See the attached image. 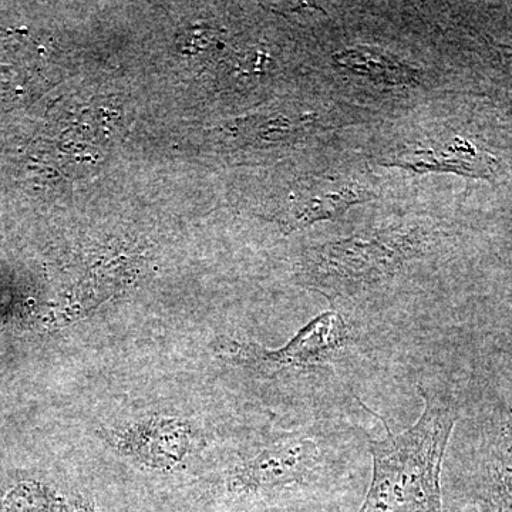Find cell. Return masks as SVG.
Segmentation results:
<instances>
[{
  "label": "cell",
  "instance_id": "10",
  "mask_svg": "<svg viewBox=\"0 0 512 512\" xmlns=\"http://www.w3.org/2000/svg\"><path fill=\"white\" fill-rule=\"evenodd\" d=\"M66 503L45 485L22 483L0 501V512H64Z\"/></svg>",
  "mask_w": 512,
  "mask_h": 512
},
{
  "label": "cell",
  "instance_id": "2",
  "mask_svg": "<svg viewBox=\"0 0 512 512\" xmlns=\"http://www.w3.org/2000/svg\"><path fill=\"white\" fill-rule=\"evenodd\" d=\"M424 410L403 433L386 427L367 440L372 457L369 487L357 512H444L443 463L460 407L446 390L419 384Z\"/></svg>",
  "mask_w": 512,
  "mask_h": 512
},
{
  "label": "cell",
  "instance_id": "7",
  "mask_svg": "<svg viewBox=\"0 0 512 512\" xmlns=\"http://www.w3.org/2000/svg\"><path fill=\"white\" fill-rule=\"evenodd\" d=\"M380 163L413 174H454L493 181L501 163L490 151L456 131L443 130L413 138L387 151Z\"/></svg>",
  "mask_w": 512,
  "mask_h": 512
},
{
  "label": "cell",
  "instance_id": "5",
  "mask_svg": "<svg viewBox=\"0 0 512 512\" xmlns=\"http://www.w3.org/2000/svg\"><path fill=\"white\" fill-rule=\"evenodd\" d=\"M444 512H512V409L484 424L474 466L448 490Z\"/></svg>",
  "mask_w": 512,
  "mask_h": 512
},
{
  "label": "cell",
  "instance_id": "11",
  "mask_svg": "<svg viewBox=\"0 0 512 512\" xmlns=\"http://www.w3.org/2000/svg\"><path fill=\"white\" fill-rule=\"evenodd\" d=\"M268 512H339L333 510L268 511Z\"/></svg>",
  "mask_w": 512,
  "mask_h": 512
},
{
  "label": "cell",
  "instance_id": "1",
  "mask_svg": "<svg viewBox=\"0 0 512 512\" xmlns=\"http://www.w3.org/2000/svg\"><path fill=\"white\" fill-rule=\"evenodd\" d=\"M357 436L318 423L262 448L228 471L225 498L234 512L333 510L356 495Z\"/></svg>",
  "mask_w": 512,
  "mask_h": 512
},
{
  "label": "cell",
  "instance_id": "6",
  "mask_svg": "<svg viewBox=\"0 0 512 512\" xmlns=\"http://www.w3.org/2000/svg\"><path fill=\"white\" fill-rule=\"evenodd\" d=\"M375 184L353 171H323L292 185L275 220L286 232L342 217L350 208L373 201Z\"/></svg>",
  "mask_w": 512,
  "mask_h": 512
},
{
  "label": "cell",
  "instance_id": "9",
  "mask_svg": "<svg viewBox=\"0 0 512 512\" xmlns=\"http://www.w3.org/2000/svg\"><path fill=\"white\" fill-rule=\"evenodd\" d=\"M332 62L340 72L383 89H416L423 83L420 67L379 46L345 47L333 53Z\"/></svg>",
  "mask_w": 512,
  "mask_h": 512
},
{
  "label": "cell",
  "instance_id": "8",
  "mask_svg": "<svg viewBox=\"0 0 512 512\" xmlns=\"http://www.w3.org/2000/svg\"><path fill=\"white\" fill-rule=\"evenodd\" d=\"M340 119L330 109L275 111L238 121L228 134L238 146L276 147L306 143L340 126Z\"/></svg>",
  "mask_w": 512,
  "mask_h": 512
},
{
  "label": "cell",
  "instance_id": "4",
  "mask_svg": "<svg viewBox=\"0 0 512 512\" xmlns=\"http://www.w3.org/2000/svg\"><path fill=\"white\" fill-rule=\"evenodd\" d=\"M356 340L352 323L336 309H329L303 326L284 348L269 350L222 338L215 343V352L232 365L274 376L328 369L355 348Z\"/></svg>",
  "mask_w": 512,
  "mask_h": 512
},
{
  "label": "cell",
  "instance_id": "3",
  "mask_svg": "<svg viewBox=\"0 0 512 512\" xmlns=\"http://www.w3.org/2000/svg\"><path fill=\"white\" fill-rule=\"evenodd\" d=\"M441 234L430 218L406 217L326 239L306 249L303 284L330 302L380 291L436 254Z\"/></svg>",
  "mask_w": 512,
  "mask_h": 512
}]
</instances>
